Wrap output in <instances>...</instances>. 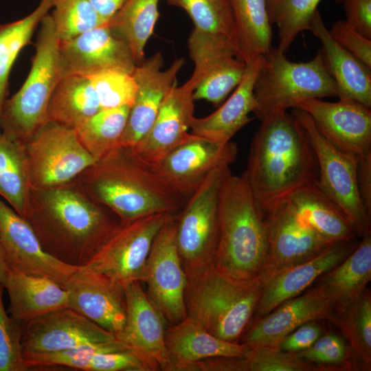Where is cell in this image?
I'll use <instances>...</instances> for the list:
<instances>
[{"label":"cell","instance_id":"1","mask_svg":"<svg viewBox=\"0 0 371 371\" xmlns=\"http://www.w3.org/2000/svg\"><path fill=\"white\" fill-rule=\"evenodd\" d=\"M23 218L47 253L76 267L84 266L120 225L76 179L53 188H30Z\"/></svg>","mask_w":371,"mask_h":371},{"label":"cell","instance_id":"2","mask_svg":"<svg viewBox=\"0 0 371 371\" xmlns=\"http://www.w3.org/2000/svg\"><path fill=\"white\" fill-rule=\"evenodd\" d=\"M243 173L264 214L296 190L317 183L314 149L291 113L280 112L261 121Z\"/></svg>","mask_w":371,"mask_h":371},{"label":"cell","instance_id":"3","mask_svg":"<svg viewBox=\"0 0 371 371\" xmlns=\"http://www.w3.org/2000/svg\"><path fill=\"white\" fill-rule=\"evenodd\" d=\"M76 181L90 198L110 210L120 223L157 213L176 214L186 200L130 148L120 145Z\"/></svg>","mask_w":371,"mask_h":371},{"label":"cell","instance_id":"4","mask_svg":"<svg viewBox=\"0 0 371 371\" xmlns=\"http://www.w3.org/2000/svg\"><path fill=\"white\" fill-rule=\"evenodd\" d=\"M219 235L213 265L241 280L260 278L268 259L265 216L243 173L225 175L219 192Z\"/></svg>","mask_w":371,"mask_h":371},{"label":"cell","instance_id":"5","mask_svg":"<svg viewBox=\"0 0 371 371\" xmlns=\"http://www.w3.org/2000/svg\"><path fill=\"white\" fill-rule=\"evenodd\" d=\"M186 275V317L210 334L236 342L255 313L262 280L231 277L213 263Z\"/></svg>","mask_w":371,"mask_h":371},{"label":"cell","instance_id":"6","mask_svg":"<svg viewBox=\"0 0 371 371\" xmlns=\"http://www.w3.org/2000/svg\"><path fill=\"white\" fill-rule=\"evenodd\" d=\"M58 45L48 13L38 26L28 75L20 89L5 100L1 111V133L15 141L25 144L47 122L49 104L61 78Z\"/></svg>","mask_w":371,"mask_h":371},{"label":"cell","instance_id":"7","mask_svg":"<svg viewBox=\"0 0 371 371\" xmlns=\"http://www.w3.org/2000/svg\"><path fill=\"white\" fill-rule=\"evenodd\" d=\"M254 94V113L261 122L304 100L337 97V88L319 49L309 61L293 62L285 53L271 47L261 56Z\"/></svg>","mask_w":371,"mask_h":371},{"label":"cell","instance_id":"8","mask_svg":"<svg viewBox=\"0 0 371 371\" xmlns=\"http://www.w3.org/2000/svg\"><path fill=\"white\" fill-rule=\"evenodd\" d=\"M229 166L214 169L176 214L175 239L186 273L213 262L218 235V201Z\"/></svg>","mask_w":371,"mask_h":371},{"label":"cell","instance_id":"9","mask_svg":"<svg viewBox=\"0 0 371 371\" xmlns=\"http://www.w3.org/2000/svg\"><path fill=\"white\" fill-rule=\"evenodd\" d=\"M291 114L306 131L318 165L317 184L339 207L357 237L370 232V217L362 204L357 182L359 157L344 152L326 139L305 111L292 108Z\"/></svg>","mask_w":371,"mask_h":371},{"label":"cell","instance_id":"10","mask_svg":"<svg viewBox=\"0 0 371 371\" xmlns=\"http://www.w3.org/2000/svg\"><path fill=\"white\" fill-rule=\"evenodd\" d=\"M175 215L157 213L120 223L84 267L123 286L133 282H143L153 240L164 225Z\"/></svg>","mask_w":371,"mask_h":371},{"label":"cell","instance_id":"11","mask_svg":"<svg viewBox=\"0 0 371 371\" xmlns=\"http://www.w3.org/2000/svg\"><path fill=\"white\" fill-rule=\"evenodd\" d=\"M30 188H48L75 180L95 160L76 129L47 122L25 144Z\"/></svg>","mask_w":371,"mask_h":371},{"label":"cell","instance_id":"12","mask_svg":"<svg viewBox=\"0 0 371 371\" xmlns=\"http://www.w3.org/2000/svg\"><path fill=\"white\" fill-rule=\"evenodd\" d=\"M188 47L194 68L187 81L194 88V100L220 106L239 85L246 69L236 42L193 29Z\"/></svg>","mask_w":371,"mask_h":371},{"label":"cell","instance_id":"13","mask_svg":"<svg viewBox=\"0 0 371 371\" xmlns=\"http://www.w3.org/2000/svg\"><path fill=\"white\" fill-rule=\"evenodd\" d=\"M176 214L156 235L146 265L148 297L170 325L186 317L185 293L188 278L177 250Z\"/></svg>","mask_w":371,"mask_h":371},{"label":"cell","instance_id":"14","mask_svg":"<svg viewBox=\"0 0 371 371\" xmlns=\"http://www.w3.org/2000/svg\"><path fill=\"white\" fill-rule=\"evenodd\" d=\"M58 60L61 78L88 76L110 70L133 74L137 66L126 41L107 23L59 41Z\"/></svg>","mask_w":371,"mask_h":371},{"label":"cell","instance_id":"15","mask_svg":"<svg viewBox=\"0 0 371 371\" xmlns=\"http://www.w3.org/2000/svg\"><path fill=\"white\" fill-rule=\"evenodd\" d=\"M265 216L268 259L260 277L263 283L276 273L315 256L333 244L298 216L287 198L277 203Z\"/></svg>","mask_w":371,"mask_h":371},{"label":"cell","instance_id":"16","mask_svg":"<svg viewBox=\"0 0 371 371\" xmlns=\"http://www.w3.org/2000/svg\"><path fill=\"white\" fill-rule=\"evenodd\" d=\"M238 147L229 142L220 144L194 135L166 155L155 172L172 190L187 199L214 169L230 166L236 159Z\"/></svg>","mask_w":371,"mask_h":371},{"label":"cell","instance_id":"17","mask_svg":"<svg viewBox=\"0 0 371 371\" xmlns=\"http://www.w3.org/2000/svg\"><path fill=\"white\" fill-rule=\"evenodd\" d=\"M115 339L113 333L66 306L24 322L21 347L23 355L47 354Z\"/></svg>","mask_w":371,"mask_h":371},{"label":"cell","instance_id":"18","mask_svg":"<svg viewBox=\"0 0 371 371\" xmlns=\"http://www.w3.org/2000/svg\"><path fill=\"white\" fill-rule=\"evenodd\" d=\"M126 313L122 330L115 335L142 359L150 371L168 370L166 345V321L150 301L139 282L124 286Z\"/></svg>","mask_w":371,"mask_h":371},{"label":"cell","instance_id":"19","mask_svg":"<svg viewBox=\"0 0 371 371\" xmlns=\"http://www.w3.org/2000/svg\"><path fill=\"white\" fill-rule=\"evenodd\" d=\"M0 239L9 269L47 276L63 287L80 267L47 253L29 223L0 197Z\"/></svg>","mask_w":371,"mask_h":371},{"label":"cell","instance_id":"20","mask_svg":"<svg viewBox=\"0 0 371 371\" xmlns=\"http://www.w3.org/2000/svg\"><path fill=\"white\" fill-rule=\"evenodd\" d=\"M184 63L183 58L177 59L162 70L163 56L156 52L136 66L133 76L137 89L120 146L132 148L148 134L164 99L177 83V76Z\"/></svg>","mask_w":371,"mask_h":371},{"label":"cell","instance_id":"21","mask_svg":"<svg viewBox=\"0 0 371 371\" xmlns=\"http://www.w3.org/2000/svg\"><path fill=\"white\" fill-rule=\"evenodd\" d=\"M318 131L339 149L358 157L371 151V108L350 99L331 102L320 98L299 102Z\"/></svg>","mask_w":371,"mask_h":371},{"label":"cell","instance_id":"22","mask_svg":"<svg viewBox=\"0 0 371 371\" xmlns=\"http://www.w3.org/2000/svg\"><path fill=\"white\" fill-rule=\"evenodd\" d=\"M68 307L115 335L122 329L126 313L124 286L84 266L63 286Z\"/></svg>","mask_w":371,"mask_h":371},{"label":"cell","instance_id":"23","mask_svg":"<svg viewBox=\"0 0 371 371\" xmlns=\"http://www.w3.org/2000/svg\"><path fill=\"white\" fill-rule=\"evenodd\" d=\"M194 91L188 81L180 87L175 84L164 99L148 134L130 148L148 166H155L191 136L188 129L194 117Z\"/></svg>","mask_w":371,"mask_h":371},{"label":"cell","instance_id":"24","mask_svg":"<svg viewBox=\"0 0 371 371\" xmlns=\"http://www.w3.org/2000/svg\"><path fill=\"white\" fill-rule=\"evenodd\" d=\"M357 244L355 239L333 243L315 256L270 278L263 283L254 313L256 317L265 316L284 301L299 295L344 260Z\"/></svg>","mask_w":371,"mask_h":371},{"label":"cell","instance_id":"25","mask_svg":"<svg viewBox=\"0 0 371 371\" xmlns=\"http://www.w3.org/2000/svg\"><path fill=\"white\" fill-rule=\"evenodd\" d=\"M331 309L332 304L322 289L315 286L259 317L247 333L243 344L249 348L279 346L286 335L303 324L328 319Z\"/></svg>","mask_w":371,"mask_h":371},{"label":"cell","instance_id":"26","mask_svg":"<svg viewBox=\"0 0 371 371\" xmlns=\"http://www.w3.org/2000/svg\"><path fill=\"white\" fill-rule=\"evenodd\" d=\"M169 371H188L195 363L211 358H243L249 347L221 339L188 317L166 328Z\"/></svg>","mask_w":371,"mask_h":371},{"label":"cell","instance_id":"27","mask_svg":"<svg viewBox=\"0 0 371 371\" xmlns=\"http://www.w3.org/2000/svg\"><path fill=\"white\" fill-rule=\"evenodd\" d=\"M321 43L325 66L337 88L339 99H350L371 108V69L330 36L317 10L310 30Z\"/></svg>","mask_w":371,"mask_h":371},{"label":"cell","instance_id":"28","mask_svg":"<svg viewBox=\"0 0 371 371\" xmlns=\"http://www.w3.org/2000/svg\"><path fill=\"white\" fill-rule=\"evenodd\" d=\"M261 56L248 62L244 76L234 92L212 113L192 119V134L214 142L225 144L234 135L252 120L256 100L254 87L260 65Z\"/></svg>","mask_w":371,"mask_h":371},{"label":"cell","instance_id":"29","mask_svg":"<svg viewBox=\"0 0 371 371\" xmlns=\"http://www.w3.org/2000/svg\"><path fill=\"white\" fill-rule=\"evenodd\" d=\"M4 287L10 298L8 312L22 323L68 306L67 290L47 276L9 269Z\"/></svg>","mask_w":371,"mask_h":371},{"label":"cell","instance_id":"30","mask_svg":"<svg viewBox=\"0 0 371 371\" xmlns=\"http://www.w3.org/2000/svg\"><path fill=\"white\" fill-rule=\"evenodd\" d=\"M287 199L298 216L328 241L356 239L357 235L345 215L317 183L296 190Z\"/></svg>","mask_w":371,"mask_h":371},{"label":"cell","instance_id":"31","mask_svg":"<svg viewBox=\"0 0 371 371\" xmlns=\"http://www.w3.org/2000/svg\"><path fill=\"white\" fill-rule=\"evenodd\" d=\"M371 280V233L361 238L339 264L314 282L332 305L350 300L366 289Z\"/></svg>","mask_w":371,"mask_h":371},{"label":"cell","instance_id":"32","mask_svg":"<svg viewBox=\"0 0 371 371\" xmlns=\"http://www.w3.org/2000/svg\"><path fill=\"white\" fill-rule=\"evenodd\" d=\"M102 109L100 102L88 76L62 77L52 95L47 122L76 129Z\"/></svg>","mask_w":371,"mask_h":371},{"label":"cell","instance_id":"33","mask_svg":"<svg viewBox=\"0 0 371 371\" xmlns=\"http://www.w3.org/2000/svg\"><path fill=\"white\" fill-rule=\"evenodd\" d=\"M240 60L247 63L272 47V27L266 0H229Z\"/></svg>","mask_w":371,"mask_h":371},{"label":"cell","instance_id":"34","mask_svg":"<svg viewBox=\"0 0 371 371\" xmlns=\"http://www.w3.org/2000/svg\"><path fill=\"white\" fill-rule=\"evenodd\" d=\"M328 320L346 339L354 358L371 368V295L367 288L355 297L332 305Z\"/></svg>","mask_w":371,"mask_h":371},{"label":"cell","instance_id":"35","mask_svg":"<svg viewBox=\"0 0 371 371\" xmlns=\"http://www.w3.org/2000/svg\"><path fill=\"white\" fill-rule=\"evenodd\" d=\"M25 144L0 135V197L24 217L30 194Z\"/></svg>","mask_w":371,"mask_h":371},{"label":"cell","instance_id":"36","mask_svg":"<svg viewBox=\"0 0 371 371\" xmlns=\"http://www.w3.org/2000/svg\"><path fill=\"white\" fill-rule=\"evenodd\" d=\"M51 9V0H41L36 8L27 16L0 24V114L8 98L12 68L21 51L31 43L35 30Z\"/></svg>","mask_w":371,"mask_h":371},{"label":"cell","instance_id":"37","mask_svg":"<svg viewBox=\"0 0 371 371\" xmlns=\"http://www.w3.org/2000/svg\"><path fill=\"white\" fill-rule=\"evenodd\" d=\"M159 0H126L107 23L124 39L137 65L144 60L146 45L159 18Z\"/></svg>","mask_w":371,"mask_h":371},{"label":"cell","instance_id":"38","mask_svg":"<svg viewBox=\"0 0 371 371\" xmlns=\"http://www.w3.org/2000/svg\"><path fill=\"white\" fill-rule=\"evenodd\" d=\"M130 107L102 109L76 128L80 142L95 161L119 146Z\"/></svg>","mask_w":371,"mask_h":371},{"label":"cell","instance_id":"39","mask_svg":"<svg viewBox=\"0 0 371 371\" xmlns=\"http://www.w3.org/2000/svg\"><path fill=\"white\" fill-rule=\"evenodd\" d=\"M321 0H266L269 19L278 27V49L286 53L297 36L310 30Z\"/></svg>","mask_w":371,"mask_h":371},{"label":"cell","instance_id":"40","mask_svg":"<svg viewBox=\"0 0 371 371\" xmlns=\"http://www.w3.org/2000/svg\"><path fill=\"white\" fill-rule=\"evenodd\" d=\"M168 4L184 10L195 30L225 36L236 43V34L229 0H166ZM237 45V43H236Z\"/></svg>","mask_w":371,"mask_h":371},{"label":"cell","instance_id":"41","mask_svg":"<svg viewBox=\"0 0 371 371\" xmlns=\"http://www.w3.org/2000/svg\"><path fill=\"white\" fill-rule=\"evenodd\" d=\"M51 14L59 41L74 37L106 23L89 0H51Z\"/></svg>","mask_w":371,"mask_h":371},{"label":"cell","instance_id":"42","mask_svg":"<svg viewBox=\"0 0 371 371\" xmlns=\"http://www.w3.org/2000/svg\"><path fill=\"white\" fill-rule=\"evenodd\" d=\"M238 371L314 370L297 352L281 350L279 346L249 348L245 357L238 359Z\"/></svg>","mask_w":371,"mask_h":371},{"label":"cell","instance_id":"43","mask_svg":"<svg viewBox=\"0 0 371 371\" xmlns=\"http://www.w3.org/2000/svg\"><path fill=\"white\" fill-rule=\"evenodd\" d=\"M88 77L97 92L102 109L133 104L137 89L133 74L110 70Z\"/></svg>","mask_w":371,"mask_h":371},{"label":"cell","instance_id":"44","mask_svg":"<svg viewBox=\"0 0 371 371\" xmlns=\"http://www.w3.org/2000/svg\"><path fill=\"white\" fill-rule=\"evenodd\" d=\"M4 285L0 282V371H27L21 347L23 323L14 319L3 304Z\"/></svg>","mask_w":371,"mask_h":371},{"label":"cell","instance_id":"45","mask_svg":"<svg viewBox=\"0 0 371 371\" xmlns=\"http://www.w3.org/2000/svg\"><path fill=\"white\" fill-rule=\"evenodd\" d=\"M297 353L314 370L346 368L343 365L353 357L344 339L332 332L324 333L311 346Z\"/></svg>","mask_w":371,"mask_h":371},{"label":"cell","instance_id":"46","mask_svg":"<svg viewBox=\"0 0 371 371\" xmlns=\"http://www.w3.org/2000/svg\"><path fill=\"white\" fill-rule=\"evenodd\" d=\"M328 31L341 46L371 69V39L359 34L345 20L335 22Z\"/></svg>","mask_w":371,"mask_h":371},{"label":"cell","instance_id":"47","mask_svg":"<svg viewBox=\"0 0 371 371\" xmlns=\"http://www.w3.org/2000/svg\"><path fill=\"white\" fill-rule=\"evenodd\" d=\"M324 333L317 321L306 322L286 335L279 348L288 352H300L311 346Z\"/></svg>","mask_w":371,"mask_h":371},{"label":"cell","instance_id":"48","mask_svg":"<svg viewBox=\"0 0 371 371\" xmlns=\"http://www.w3.org/2000/svg\"><path fill=\"white\" fill-rule=\"evenodd\" d=\"M346 21L357 32L371 39V0H341Z\"/></svg>","mask_w":371,"mask_h":371},{"label":"cell","instance_id":"49","mask_svg":"<svg viewBox=\"0 0 371 371\" xmlns=\"http://www.w3.org/2000/svg\"><path fill=\"white\" fill-rule=\"evenodd\" d=\"M357 182L363 207L371 216V151L359 157Z\"/></svg>","mask_w":371,"mask_h":371},{"label":"cell","instance_id":"50","mask_svg":"<svg viewBox=\"0 0 371 371\" xmlns=\"http://www.w3.org/2000/svg\"><path fill=\"white\" fill-rule=\"evenodd\" d=\"M102 19L108 23L126 0H89Z\"/></svg>","mask_w":371,"mask_h":371},{"label":"cell","instance_id":"51","mask_svg":"<svg viewBox=\"0 0 371 371\" xmlns=\"http://www.w3.org/2000/svg\"><path fill=\"white\" fill-rule=\"evenodd\" d=\"M8 271L9 267L5 259L4 251L0 239V282H1L3 285L5 282Z\"/></svg>","mask_w":371,"mask_h":371},{"label":"cell","instance_id":"52","mask_svg":"<svg viewBox=\"0 0 371 371\" xmlns=\"http://www.w3.org/2000/svg\"><path fill=\"white\" fill-rule=\"evenodd\" d=\"M341 0H337V1L340 2Z\"/></svg>","mask_w":371,"mask_h":371}]
</instances>
